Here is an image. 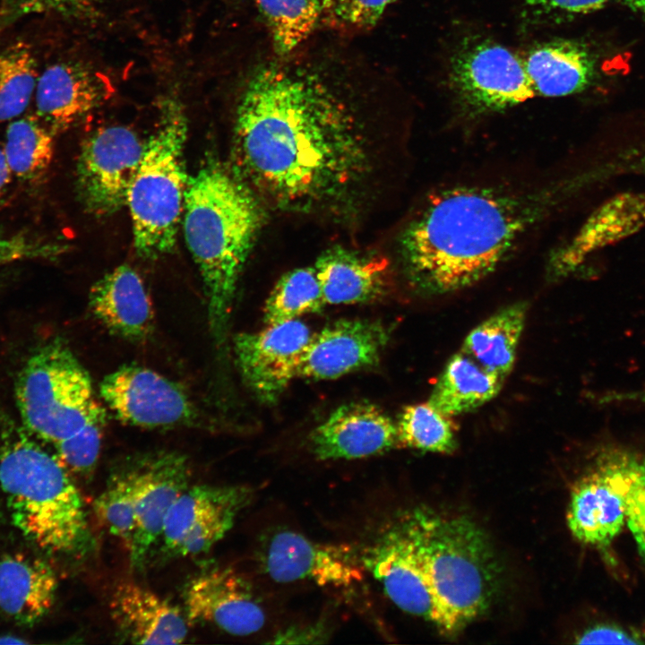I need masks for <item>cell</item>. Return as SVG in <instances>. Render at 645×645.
Wrapping results in <instances>:
<instances>
[{"instance_id": "cell-1", "label": "cell", "mask_w": 645, "mask_h": 645, "mask_svg": "<svg viewBox=\"0 0 645 645\" xmlns=\"http://www.w3.org/2000/svg\"><path fill=\"white\" fill-rule=\"evenodd\" d=\"M344 93L308 63L259 66L236 109V173L281 208H344L371 168L363 121Z\"/></svg>"}, {"instance_id": "cell-2", "label": "cell", "mask_w": 645, "mask_h": 645, "mask_svg": "<svg viewBox=\"0 0 645 645\" xmlns=\"http://www.w3.org/2000/svg\"><path fill=\"white\" fill-rule=\"evenodd\" d=\"M562 186L460 185L436 192L400 236L405 271L429 294L470 287L494 272L561 201Z\"/></svg>"}, {"instance_id": "cell-3", "label": "cell", "mask_w": 645, "mask_h": 645, "mask_svg": "<svg viewBox=\"0 0 645 645\" xmlns=\"http://www.w3.org/2000/svg\"><path fill=\"white\" fill-rule=\"evenodd\" d=\"M262 222L258 200L236 172L211 160L189 177L183 230L201 272L217 346L224 345L237 283Z\"/></svg>"}, {"instance_id": "cell-4", "label": "cell", "mask_w": 645, "mask_h": 645, "mask_svg": "<svg viewBox=\"0 0 645 645\" xmlns=\"http://www.w3.org/2000/svg\"><path fill=\"white\" fill-rule=\"evenodd\" d=\"M0 485L12 523L39 547L67 553L87 541L84 505L68 469L23 433L0 449Z\"/></svg>"}, {"instance_id": "cell-5", "label": "cell", "mask_w": 645, "mask_h": 645, "mask_svg": "<svg viewBox=\"0 0 645 645\" xmlns=\"http://www.w3.org/2000/svg\"><path fill=\"white\" fill-rule=\"evenodd\" d=\"M411 539L453 633L480 615L494 590V561L486 539L468 520L416 510L400 522Z\"/></svg>"}, {"instance_id": "cell-6", "label": "cell", "mask_w": 645, "mask_h": 645, "mask_svg": "<svg viewBox=\"0 0 645 645\" xmlns=\"http://www.w3.org/2000/svg\"><path fill=\"white\" fill-rule=\"evenodd\" d=\"M186 133L180 103L165 100L126 200L134 246L143 258H158L175 245L189 179L184 165Z\"/></svg>"}, {"instance_id": "cell-7", "label": "cell", "mask_w": 645, "mask_h": 645, "mask_svg": "<svg viewBox=\"0 0 645 645\" xmlns=\"http://www.w3.org/2000/svg\"><path fill=\"white\" fill-rule=\"evenodd\" d=\"M15 398L26 431L54 445L91 422L106 420L89 374L58 340L30 357L18 375Z\"/></svg>"}, {"instance_id": "cell-8", "label": "cell", "mask_w": 645, "mask_h": 645, "mask_svg": "<svg viewBox=\"0 0 645 645\" xmlns=\"http://www.w3.org/2000/svg\"><path fill=\"white\" fill-rule=\"evenodd\" d=\"M448 72L457 99L475 114L501 111L536 96L523 60L490 39L462 42L451 57Z\"/></svg>"}, {"instance_id": "cell-9", "label": "cell", "mask_w": 645, "mask_h": 645, "mask_svg": "<svg viewBox=\"0 0 645 645\" xmlns=\"http://www.w3.org/2000/svg\"><path fill=\"white\" fill-rule=\"evenodd\" d=\"M253 496V489L244 485L189 486L166 516L159 540L163 558L208 553L232 529Z\"/></svg>"}, {"instance_id": "cell-10", "label": "cell", "mask_w": 645, "mask_h": 645, "mask_svg": "<svg viewBox=\"0 0 645 645\" xmlns=\"http://www.w3.org/2000/svg\"><path fill=\"white\" fill-rule=\"evenodd\" d=\"M144 146L133 130L123 125L99 128L84 141L76 166V185L90 212L109 215L126 205Z\"/></svg>"}, {"instance_id": "cell-11", "label": "cell", "mask_w": 645, "mask_h": 645, "mask_svg": "<svg viewBox=\"0 0 645 645\" xmlns=\"http://www.w3.org/2000/svg\"><path fill=\"white\" fill-rule=\"evenodd\" d=\"M100 395L121 421L143 428L194 425L198 410L178 383L142 366H123L104 377Z\"/></svg>"}, {"instance_id": "cell-12", "label": "cell", "mask_w": 645, "mask_h": 645, "mask_svg": "<svg viewBox=\"0 0 645 645\" xmlns=\"http://www.w3.org/2000/svg\"><path fill=\"white\" fill-rule=\"evenodd\" d=\"M258 558L262 571L280 583L308 580L339 588L363 577L350 546L319 543L289 529H279L263 538Z\"/></svg>"}, {"instance_id": "cell-13", "label": "cell", "mask_w": 645, "mask_h": 645, "mask_svg": "<svg viewBox=\"0 0 645 645\" xmlns=\"http://www.w3.org/2000/svg\"><path fill=\"white\" fill-rule=\"evenodd\" d=\"M311 337L309 328L297 319L236 336L234 351L237 366L257 399L273 403L280 398L297 376Z\"/></svg>"}, {"instance_id": "cell-14", "label": "cell", "mask_w": 645, "mask_h": 645, "mask_svg": "<svg viewBox=\"0 0 645 645\" xmlns=\"http://www.w3.org/2000/svg\"><path fill=\"white\" fill-rule=\"evenodd\" d=\"M137 456L134 530L128 552L132 567L140 570L159 543L169 509L189 486L191 469L186 457L177 452L154 451Z\"/></svg>"}, {"instance_id": "cell-15", "label": "cell", "mask_w": 645, "mask_h": 645, "mask_svg": "<svg viewBox=\"0 0 645 645\" xmlns=\"http://www.w3.org/2000/svg\"><path fill=\"white\" fill-rule=\"evenodd\" d=\"M188 624H207L236 636L259 632L265 614L250 584L229 568L214 567L194 577L185 589Z\"/></svg>"}, {"instance_id": "cell-16", "label": "cell", "mask_w": 645, "mask_h": 645, "mask_svg": "<svg viewBox=\"0 0 645 645\" xmlns=\"http://www.w3.org/2000/svg\"><path fill=\"white\" fill-rule=\"evenodd\" d=\"M366 564L386 596L401 610L434 624L445 633L446 624L414 545L400 524L370 549Z\"/></svg>"}, {"instance_id": "cell-17", "label": "cell", "mask_w": 645, "mask_h": 645, "mask_svg": "<svg viewBox=\"0 0 645 645\" xmlns=\"http://www.w3.org/2000/svg\"><path fill=\"white\" fill-rule=\"evenodd\" d=\"M389 340L379 321L342 319L312 335L301 358L297 376L334 379L377 364Z\"/></svg>"}, {"instance_id": "cell-18", "label": "cell", "mask_w": 645, "mask_h": 645, "mask_svg": "<svg viewBox=\"0 0 645 645\" xmlns=\"http://www.w3.org/2000/svg\"><path fill=\"white\" fill-rule=\"evenodd\" d=\"M312 452L322 460L374 456L400 444L397 425L378 407L351 402L335 409L311 434Z\"/></svg>"}, {"instance_id": "cell-19", "label": "cell", "mask_w": 645, "mask_h": 645, "mask_svg": "<svg viewBox=\"0 0 645 645\" xmlns=\"http://www.w3.org/2000/svg\"><path fill=\"white\" fill-rule=\"evenodd\" d=\"M110 612L120 636L137 644H179L188 621L177 606L133 581L116 586Z\"/></svg>"}, {"instance_id": "cell-20", "label": "cell", "mask_w": 645, "mask_h": 645, "mask_svg": "<svg viewBox=\"0 0 645 645\" xmlns=\"http://www.w3.org/2000/svg\"><path fill=\"white\" fill-rule=\"evenodd\" d=\"M90 307L113 334L132 341L147 338L153 329V309L139 274L121 265L105 274L92 287Z\"/></svg>"}, {"instance_id": "cell-21", "label": "cell", "mask_w": 645, "mask_h": 645, "mask_svg": "<svg viewBox=\"0 0 645 645\" xmlns=\"http://www.w3.org/2000/svg\"><path fill=\"white\" fill-rule=\"evenodd\" d=\"M645 222V194H625L592 213L575 236L555 251L548 262L554 279L572 272L593 251L636 231Z\"/></svg>"}, {"instance_id": "cell-22", "label": "cell", "mask_w": 645, "mask_h": 645, "mask_svg": "<svg viewBox=\"0 0 645 645\" xmlns=\"http://www.w3.org/2000/svg\"><path fill=\"white\" fill-rule=\"evenodd\" d=\"M34 95L36 116L56 134L91 111L102 93L94 75L84 67L60 62L39 74Z\"/></svg>"}, {"instance_id": "cell-23", "label": "cell", "mask_w": 645, "mask_h": 645, "mask_svg": "<svg viewBox=\"0 0 645 645\" xmlns=\"http://www.w3.org/2000/svg\"><path fill=\"white\" fill-rule=\"evenodd\" d=\"M314 268L328 304L371 302L387 290L388 262L376 255L334 246L322 254Z\"/></svg>"}, {"instance_id": "cell-24", "label": "cell", "mask_w": 645, "mask_h": 645, "mask_svg": "<svg viewBox=\"0 0 645 645\" xmlns=\"http://www.w3.org/2000/svg\"><path fill=\"white\" fill-rule=\"evenodd\" d=\"M57 580L45 561L21 554L0 558V609L22 624L43 618L55 603Z\"/></svg>"}, {"instance_id": "cell-25", "label": "cell", "mask_w": 645, "mask_h": 645, "mask_svg": "<svg viewBox=\"0 0 645 645\" xmlns=\"http://www.w3.org/2000/svg\"><path fill=\"white\" fill-rule=\"evenodd\" d=\"M625 522L623 502L598 468L574 486L567 523L577 540L589 546H607Z\"/></svg>"}, {"instance_id": "cell-26", "label": "cell", "mask_w": 645, "mask_h": 645, "mask_svg": "<svg viewBox=\"0 0 645 645\" xmlns=\"http://www.w3.org/2000/svg\"><path fill=\"white\" fill-rule=\"evenodd\" d=\"M522 60L536 95L554 98L578 93L594 79L592 56L574 41L558 39L538 44Z\"/></svg>"}, {"instance_id": "cell-27", "label": "cell", "mask_w": 645, "mask_h": 645, "mask_svg": "<svg viewBox=\"0 0 645 645\" xmlns=\"http://www.w3.org/2000/svg\"><path fill=\"white\" fill-rule=\"evenodd\" d=\"M504 380L460 350L446 363L428 402L449 417L467 413L493 400Z\"/></svg>"}, {"instance_id": "cell-28", "label": "cell", "mask_w": 645, "mask_h": 645, "mask_svg": "<svg viewBox=\"0 0 645 645\" xmlns=\"http://www.w3.org/2000/svg\"><path fill=\"white\" fill-rule=\"evenodd\" d=\"M527 311L524 302L500 309L469 332L460 350L505 379L514 366Z\"/></svg>"}, {"instance_id": "cell-29", "label": "cell", "mask_w": 645, "mask_h": 645, "mask_svg": "<svg viewBox=\"0 0 645 645\" xmlns=\"http://www.w3.org/2000/svg\"><path fill=\"white\" fill-rule=\"evenodd\" d=\"M54 136L37 116L10 121L3 148L13 176L27 184L40 181L53 160Z\"/></svg>"}, {"instance_id": "cell-30", "label": "cell", "mask_w": 645, "mask_h": 645, "mask_svg": "<svg viewBox=\"0 0 645 645\" xmlns=\"http://www.w3.org/2000/svg\"><path fill=\"white\" fill-rule=\"evenodd\" d=\"M597 466L620 496L625 523L645 560V477L641 461L629 452L609 447L601 452Z\"/></svg>"}, {"instance_id": "cell-31", "label": "cell", "mask_w": 645, "mask_h": 645, "mask_svg": "<svg viewBox=\"0 0 645 645\" xmlns=\"http://www.w3.org/2000/svg\"><path fill=\"white\" fill-rule=\"evenodd\" d=\"M139 478L137 454L119 460L109 472L94 509L109 532L128 550L134 530V500Z\"/></svg>"}, {"instance_id": "cell-32", "label": "cell", "mask_w": 645, "mask_h": 645, "mask_svg": "<svg viewBox=\"0 0 645 645\" xmlns=\"http://www.w3.org/2000/svg\"><path fill=\"white\" fill-rule=\"evenodd\" d=\"M270 30L274 51L290 55L314 30L322 17L320 0H255Z\"/></svg>"}, {"instance_id": "cell-33", "label": "cell", "mask_w": 645, "mask_h": 645, "mask_svg": "<svg viewBox=\"0 0 645 645\" xmlns=\"http://www.w3.org/2000/svg\"><path fill=\"white\" fill-rule=\"evenodd\" d=\"M38 78L36 58L27 42L17 40L0 48V123L25 111Z\"/></svg>"}, {"instance_id": "cell-34", "label": "cell", "mask_w": 645, "mask_h": 645, "mask_svg": "<svg viewBox=\"0 0 645 645\" xmlns=\"http://www.w3.org/2000/svg\"><path fill=\"white\" fill-rule=\"evenodd\" d=\"M325 304L314 268H297L285 273L274 286L265 302L264 322L272 325L291 321L319 312Z\"/></svg>"}, {"instance_id": "cell-35", "label": "cell", "mask_w": 645, "mask_h": 645, "mask_svg": "<svg viewBox=\"0 0 645 645\" xmlns=\"http://www.w3.org/2000/svg\"><path fill=\"white\" fill-rule=\"evenodd\" d=\"M449 417L428 401L407 406L396 424L400 444L425 452H452L456 436Z\"/></svg>"}, {"instance_id": "cell-36", "label": "cell", "mask_w": 645, "mask_h": 645, "mask_svg": "<svg viewBox=\"0 0 645 645\" xmlns=\"http://www.w3.org/2000/svg\"><path fill=\"white\" fill-rule=\"evenodd\" d=\"M105 421L91 422L55 444L56 456L68 469L84 477L93 472L100 453Z\"/></svg>"}, {"instance_id": "cell-37", "label": "cell", "mask_w": 645, "mask_h": 645, "mask_svg": "<svg viewBox=\"0 0 645 645\" xmlns=\"http://www.w3.org/2000/svg\"><path fill=\"white\" fill-rule=\"evenodd\" d=\"M395 0H324L322 14L333 24L348 29H368Z\"/></svg>"}, {"instance_id": "cell-38", "label": "cell", "mask_w": 645, "mask_h": 645, "mask_svg": "<svg viewBox=\"0 0 645 645\" xmlns=\"http://www.w3.org/2000/svg\"><path fill=\"white\" fill-rule=\"evenodd\" d=\"M64 252L58 244L23 235L0 236V265L39 259H51Z\"/></svg>"}, {"instance_id": "cell-39", "label": "cell", "mask_w": 645, "mask_h": 645, "mask_svg": "<svg viewBox=\"0 0 645 645\" xmlns=\"http://www.w3.org/2000/svg\"><path fill=\"white\" fill-rule=\"evenodd\" d=\"M580 644H641L643 637L632 631L614 624H598L584 631L578 637Z\"/></svg>"}, {"instance_id": "cell-40", "label": "cell", "mask_w": 645, "mask_h": 645, "mask_svg": "<svg viewBox=\"0 0 645 645\" xmlns=\"http://www.w3.org/2000/svg\"><path fill=\"white\" fill-rule=\"evenodd\" d=\"M329 638L322 624L292 625L280 631L269 643H322Z\"/></svg>"}, {"instance_id": "cell-41", "label": "cell", "mask_w": 645, "mask_h": 645, "mask_svg": "<svg viewBox=\"0 0 645 645\" xmlns=\"http://www.w3.org/2000/svg\"><path fill=\"white\" fill-rule=\"evenodd\" d=\"M526 4L543 10L587 13L602 8L609 0H522Z\"/></svg>"}, {"instance_id": "cell-42", "label": "cell", "mask_w": 645, "mask_h": 645, "mask_svg": "<svg viewBox=\"0 0 645 645\" xmlns=\"http://www.w3.org/2000/svg\"><path fill=\"white\" fill-rule=\"evenodd\" d=\"M603 403H636L645 404V387L624 391H610L600 399Z\"/></svg>"}, {"instance_id": "cell-43", "label": "cell", "mask_w": 645, "mask_h": 645, "mask_svg": "<svg viewBox=\"0 0 645 645\" xmlns=\"http://www.w3.org/2000/svg\"><path fill=\"white\" fill-rule=\"evenodd\" d=\"M13 176L4 148L0 145V204L7 195Z\"/></svg>"}, {"instance_id": "cell-44", "label": "cell", "mask_w": 645, "mask_h": 645, "mask_svg": "<svg viewBox=\"0 0 645 645\" xmlns=\"http://www.w3.org/2000/svg\"><path fill=\"white\" fill-rule=\"evenodd\" d=\"M31 7L50 8L56 10H65L76 7L86 3L88 0H26Z\"/></svg>"}, {"instance_id": "cell-45", "label": "cell", "mask_w": 645, "mask_h": 645, "mask_svg": "<svg viewBox=\"0 0 645 645\" xmlns=\"http://www.w3.org/2000/svg\"><path fill=\"white\" fill-rule=\"evenodd\" d=\"M625 4L639 13L645 21V0H624Z\"/></svg>"}, {"instance_id": "cell-46", "label": "cell", "mask_w": 645, "mask_h": 645, "mask_svg": "<svg viewBox=\"0 0 645 645\" xmlns=\"http://www.w3.org/2000/svg\"><path fill=\"white\" fill-rule=\"evenodd\" d=\"M22 640L15 639L14 637H3L0 639V643H22Z\"/></svg>"}, {"instance_id": "cell-47", "label": "cell", "mask_w": 645, "mask_h": 645, "mask_svg": "<svg viewBox=\"0 0 645 645\" xmlns=\"http://www.w3.org/2000/svg\"><path fill=\"white\" fill-rule=\"evenodd\" d=\"M641 467L643 475H644V477H645V458H644L643 460L641 461Z\"/></svg>"}]
</instances>
